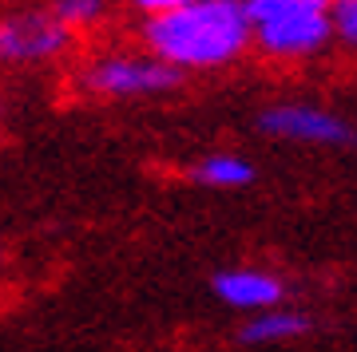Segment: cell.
Returning a JSON list of instances; mask_svg holds the SVG:
<instances>
[{
  "label": "cell",
  "mask_w": 357,
  "mask_h": 352,
  "mask_svg": "<svg viewBox=\"0 0 357 352\" xmlns=\"http://www.w3.org/2000/svg\"><path fill=\"white\" fill-rule=\"evenodd\" d=\"M139 44L175 72H222L255 51L246 0H199L178 13L139 20Z\"/></svg>",
  "instance_id": "6da1fadb"
},
{
  "label": "cell",
  "mask_w": 357,
  "mask_h": 352,
  "mask_svg": "<svg viewBox=\"0 0 357 352\" xmlns=\"http://www.w3.org/2000/svg\"><path fill=\"white\" fill-rule=\"evenodd\" d=\"M84 95L96 99H155L183 83V72L167 67L151 51H103L76 72Z\"/></svg>",
  "instance_id": "7a4b0ae2"
},
{
  "label": "cell",
  "mask_w": 357,
  "mask_h": 352,
  "mask_svg": "<svg viewBox=\"0 0 357 352\" xmlns=\"http://www.w3.org/2000/svg\"><path fill=\"white\" fill-rule=\"evenodd\" d=\"M258 131L270 138H282V143H298V147H349V143H357V127L345 115L302 99L262 107Z\"/></svg>",
  "instance_id": "3957f363"
},
{
  "label": "cell",
  "mask_w": 357,
  "mask_h": 352,
  "mask_svg": "<svg viewBox=\"0 0 357 352\" xmlns=\"http://www.w3.org/2000/svg\"><path fill=\"white\" fill-rule=\"evenodd\" d=\"M76 44V32L52 8L0 16V63H48Z\"/></svg>",
  "instance_id": "277c9868"
},
{
  "label": "cell",
  "mask_w": 357,
  "mask_h": 352,
  "mask_svg": "<svg viewBox=\"0 0 357 352\" xmlns=\"http://www.w3.org/2000/svg\"><path fill=\"white\" fill-rule=\"evenodd\" d=\"M333 44V20L330 13H306V16H282L255 24V51L270 63H302L326 56Z\"/></svg>",
  "instance_id": "5b68a950"
},
{
  "label": "cell",
  "mask_w": 357,
  "mask_h": 352,
  "mask_svg": "<svg viewBox=\"0 0 357 352\" xmlns=\"http://www.w3.org/2000/svg\"><path fill=\"white\" fill-rule=\"evenodd\" d=\"M211 293L218 301L234 309V313H266V309H278V305L290 301V285L286 277L270 273V269H255V265H230V269H218L211 277Z\"/></svg>",
  "instance_id": "8992f818"
},
{
  "label": "cell",
  "mask_w": 357,
  "mask_h": 352,
  "mask_svg": "<svg viewBox=\"0 0 357 352\" xmlns=\"http://www.w3.org/2000/svg\"><path fill=\"white\" fill-rule=\"evenodd\" d=\"M310 333H314V317L302 313V309H290V305H278V309L246 317V325L238 328V344H246V349H274V344L302 340Z\"/></svg>",
  "instance_id": "52a82bcc"
},
{
  "label": "cell",
  "mask_w": 357,
  "mask_h": 352,
  "mask_svg": "<svg viewBox=\"0 0 357 352\" xmlns=\"http://www.w3.org/2000/svg\"><path fill=\"white\" fill-rule=\"evenodd\" d=\"M191 182L206 190H243L258 178V166L246 159V154H234V151H211L203 159H195L191 170H187Z\"/></svg>",
  "instance_id": "ba28073f"
},
{
  "label": "cell",
  "mask_w": 357,
  "mask_h": 352,
  "mask_svg": "<svg viewBox=\"0 0 357 352\" xmlns=\"http://www.w3.org/2000/svg\"><path fill=\"white\" fill-rule=\"evenodd\" d=\"M333 0H246L250 24H266L282 16H306V13H330Z\"/></svg>",
  "instance_id": "9c48e42d"
},
{
  "label": "cell",
  "mask_w": 357,
  "mask_h": 352,
  "mask_svg": "<svg viewBox=\"0 0 357 352\" xmlns=\"http://www.w3.org/2000/svg\"><path fill=\"white\" fill-rule=\"evenodd\" d=\"M52 13L60 16L72 32H84V28H96L107 16V0H52Z\"/></svg>",
  "instance_id": "30bf717a"
},
{
  "label": "cell",
  "mask_w": 357,
  "mask_h": 352,
  "mask_svg": "<svg viewBox=\"0 0 357 352\" xmlns=\"http://www.w3.org/2000/svg\"><path fill=\"white\" fill-rule=\"evenodd\" d=\"M330 20H333V44L349 56H357V0H333Z\"/></svg>",
  "instance_id": "8fae6325"
},
{
  "label": "cell",
  "mask_w": 357,
  "mask_h": 352,
  "mask_svg": "<svg viewBox=\"0 0 357 352\" xmlns=\"http://www.w3.org/2000/svg\"><path fill=\"white\" fill-rule=\"evenodd\" d=\"M131 13H139L143 20H151V16H167V13H178V8H187V4H199V0H128Z\"/></svg>",
  "instance_id": "7c38bea8"
}]
</instances>
